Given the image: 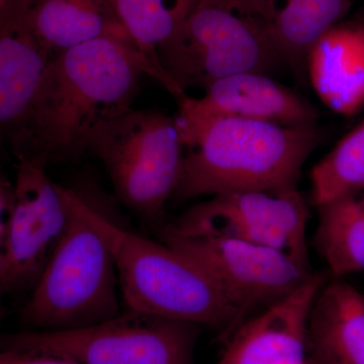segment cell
I'll list each match as a JSON object with an SVG mask.
<instances>
[{"mask_svg":"<svg viewBox=\"0 0 364 364\" xmlns=\"http://www.w3.org/2000/svg\"><path fill=\"white\" fill-rule=\"evenodd\" d=\"M144 76L158 81L174 97L183 95L133 41L100 38L53 55L13 145L14 154L45 166L77 161L87 154L95 127L131 107Z\"/></svg>","mask_w":364,"mask_h":364,"instance_id":"6da1fadb","label":"cell"},{"mask_svg":"<svg viewBox=\"0 0 364 364\" xmlns=\"http://www.w3.org/2000/svg\"><path fill=\"white\" fill-rule=\"evenodd\" d=\"M179 131L186 156L171 198L178 203L231 191L296 188L322 139L316 124L287 127L230 117Z\"/></svg>","mask_w":364,"mask_h":364,"instance_id":"7a4b0ae2","label":"cell"},{"mask_svg":"<svg viewBox=\"0 0 364 364\" xmlns=\"http://www.w3.org/2000/svg\"><path fill=\"white\" fill-rule=\"evenodd\" d=\"M80 193L88 219L114 255L127 310L230 330L241 324L240 311L193 261L163 242L117 226L88 193Z\"/></svg>","mask_w":364,"mask_h":364,"instance_id":"3957f363","label":"cell"},{"mask_svg":"<svg viewBox=\"0 0 364 364\" xmlns=\"http://www.w3.org/2000/svg\"><path fill=\"white\" fill-rule=\"evenodd\" d=\"M64 191L68 227L21 313L26 324L42 331L88 327L122 312L111 248L88 219L80 191Z\"/></svg>","mask_w":364,"mask_h":364,"instance_id":"277c9868","label":"cell"},{"mask_svg":"<svg viewBox=\"0 0 364 364\" xmlns=\"http://www.w3.org/2000/svg\"><path fill=\"white\" fill-rule=\"evenodd\" d=\"M117 198L150 224H159L181 179L186 145L176 116L128 107L105 117L87 141Z\"/></svg>","mask_w":364,"mask_h":364,"instance_id":"5b68a950","label":"cell"},{"mask_svg":"<svg viewBox=\"0 0 364 364\" xmlns=\"http://www.w3.org/2000/svg\"><path fill=\"white\" fill-rule=\"evenodd\" d=\"M200 326L124 310L97 325L0 338V349L43 354L80 364H195Z\"/></svg>","mask_w":364,"mask_h":364,"instance_id":"8992f818","label":"cell"},{"mask_svg":"<svg viewBox=\"0 0 364 364\" xmlns=\"http://www.w3.org/2000/svg\"><path fill=\"white\" fill-rule=\"evenodd\" d=\"M158 61L182 92L205 90L219 79L284 65L274 48L227 0H200L183 23L157 49Z\"/></svg>","mask_w":364,"mask_h":364,"instance_id":"52a82bcc","label":"cell"},{"mask_svg":"<svg viewBox=\"0 0 364 364\" xmlns=\"http://www.w3.org/2000/svg\"><path fill=\"white\" fill-rule=\"evenodd\" d=\"M309 218L305 198L298 188H291L221 193L163 226L181 236L223 237L277 249L312 269Z\"/></svg>","mask_w":364,"mask_h":364,"instance_id":"ba28073f","label":"cell"},{"mask_svg":"<svg viewBox=\"0 0 364 364\" xmlns=\"http://www.w3.org/2000/svg\"><path fill=\"white\" fill-rule=\"evenodd\" d=\"M159 235L163 243L202 268L242 316L286 298L315 272L282 251L248 242L181 236L163 225Z\"/></svg>","mask_w":364,"mask_h":364,"instance_id":"9c48e42d","label":"cell"},{"mask_svg":"<svg viewBox=\"0 0 364 364\" xmlns=\"http://www.w3.org/2000/svg\"><path fill=\"white\" fill-rule=\"evenodd\" d=\"M16 158L13 210L0 269L4 291L36 286L70 218L64 186L50 178L47 166Z\"/></svg>","mask_w":364,"mask_h":364,"instance_id":"30bf717a","label":"cell"},{"mask_svg":"<svg viewBox=\"0 0 364 364\" xmlns=\"http://www.w3.org/2000/svg\"><path fill=\"white\" fill-rule=\"evenodd\" d=\"M179 130L213 117H230L299 127L316 124L318 114L310 102L268 74L245 72L219 79L200 97L178 100Z\"/></svg>","mask_w":364,"mask_h":364,"instance_id":"8fae6325","label":"cell"},{"mask_svg":"<svg viewBox=\"0 0 364 364\" xmlns=\"http://www.w3.org/2000/svg\"><path fill=\"white\" fill-rule=\"evenodd\" d=\"M35 0L0 7V144L11 147L25 126L53 55L31 26Z\"/></svg>","mask_w":364,"mask_h":364,"instance_id":"7c38bea8","label":"cell"},{"mask_svg":"<svg viewBox=\"0 0 364 364\" xmlns=\"http://www.w3.org/2000/svg\"><path fill=\"white\" fill-rule=\"evenodd\" d=\"M327 282L314 272L305 284L239 326L218 364H306L309 317Z\"/></svg>","mask_w":364,"mask_h":364,"instance_id":"4fadbf2b","label":"cell"},{"mask_svg":"<svg viewBox=\"0 0 364 364\" xmlns=\"http://www.w3.org/2000/svg\"><path fill=\"white\" fill-rule=\"evenodd\" d=\"M274 48L299 80H305L309 50L343 20L352 0H227Z\"/></svg>","mask_w":364,"mask_h":364,"instance_id":"5bb4252c","label":"cell"},{"mask_svg":"<svg viewBox=\"0 0 364 364\" xmlns=\"http://www.w3.org/2000/svg\"><path fill=\"white\" fill-rule=\"evenodd\" d=\"M306 75L316 95L335 114L364 109V25L340 21L323 33L306 58Z\"/></svg>","mask_w":364,"mask_h":364,"instance_id":"9a60e30c","label":"cell"},{"mask_svg":"<svg viewBox=\"0 0 364 364\" xmlns=\"http://www.w3.org/2000/svg\"><path fill=\"white\" fill-rule=\"evenodd\" d=\"M313 364H364V294L341 277L321 287L309 317Z\"/></svg>","mask_w":364,"mask_h":364,"instance_id":"2e32d148","label":"cell"},{"mask_svg":"<svg viewBox=\"0 0 364 364\" xmlns=\"http://www.w3.org/2000/svg\"><path fill=\"white\" fill-rule=\"evenodd\" d=\"M30 21L38 40L52 55L100 38L133 41L112 0H35Z\"/></svg>","mask_w":364,"mask_h":364,"instance_id":"e0dca14e","label":"cell"},{"mask_svg":"<svg viewBox=\"0 0 364 364\" xmlns=\"http://www.w3.org/2000/svg\"><path fill=\"white\" fill-rule=\"evenodd\" d=\"M318 208L314 243L334 277L364 270V191Z\"/></svg>","mask_w":364,"mask_h":364,"instance_id":"ac0fdd59","label":"cell"},{"mask_svg":"<svg viewBox=\"0 0 364 364\" xmlns=\"http://www.w3.org/2000/svg\"><path fill=\"white\" fill-rule=\"evenodd\" d=\"M112 1L119 23L131 39L145 54L159 63L158 48L186 23L200 0Z\"/></svg>","mask_w":364,"mask_h":364,"instance_id":"d6986e66","label":"cell"},{"mask_svg":"<svg viewBox=\"0 0 364 364\" xmlns=\"http://www.w3.org/2000/svg\"><path fill=\"white\" fill-rule=\"evenodd\" d=\"M310 178L317 208L364 191V119L313 167Z\"/></svg>","mask_w":364,"mask_h":364,"instance_id":"ffe728a7","label":"cell"},{"mask_svg":"<svg viewBox=\"0 0 364 364\" xmlns=\"http://www.w3.org/2000/svg\"><path fill=\"white\" fill-rule=\"evenodd\" d=\"M14 203V182L9 181L0 170V269L4 260L7 230Z\"/></svg>","mask_w":364,"mask_h":364,"instance_id":"44dd1931","label":"cell"},{"mask_svg":"<svg viewBox=\"0 0 364 364\" xmlns=\"http://www.w3.org/2000/svg\"><path fill=\"white\" fill-rule=\"evenodd\" d=\"M0 364H80L69 359L0 349Z\"/></svg>","mask_w":364,"mask_h":364,"instance_id":"7402d4cb","label":"cell"},{"mask_svg":"<svg viewBox=\"0 0 364 364\" xmlns=\"http://www.w3.org/2000/svg\"><path fill=\"white\" fill-rule=\"evenodd\" d=\"M2 289L1 287H0V316H1L2 314V305H1V294H2Z\"/></svg>","mask_w":364,"mask_h":364,"instance_id":"603a6c76","label":"cell"},{"mask_svg":"<svg viewBox=\"0 0 364 364\" xmlns=\"http://www.w3.org/2000/svg\"><path fill=\"white\" fill-rule=\"evenodd\" d=\"M4 2H6V0H0V7L4 6Z\"/></svg>","mask_w":364,"mask_h":364,"instance_id":"cb8c5ba5","label":"cell"}]
</instances>
